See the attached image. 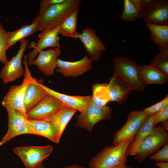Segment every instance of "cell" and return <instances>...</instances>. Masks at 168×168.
<instances>
[{"label": "cell", "instance_id": "obj_1", "mask_svg": "<svg viewBox=\"0 0 168 168\" xmlns=\"http://www.w3.org/2000/svg\"><path fill=\"white\" fill-rule=\"evenodd\" d=\"M81 0H66L46 8L37 16L33 22L37 23L39 31L60 26L74 10L79 7Z\"/></svg>", "mask_w": 168, "mask_h": 168}, {"label": "cell", "instance_id": "obj_2", "mask_svg": "<svg viewBox=\"0 0 168 168\" xmlns=\"http://www.w3.org/2000/svg\"><path fill=\"white\" fill-rule=\"evenodd\" d=\"M113 75L117 77L131 91H142L145 88L140 75L139 66L135 61L126 56L114 58Z\"/></svg>", "mask_w": 168, "mask_h": 168}, {"label": "cell", "instance_id": "obj_3", "mask_svg": "<svg viewBox=\"0 0 168 168\" xmlns=\"http://www.w3.org/2000/svg\"><path fill=\"white\" fill-rule=\"evenodd\" d=\"M133 138L125 140L117 145L106 146L90 160V168H110L117 165L125 164L126 154Z\"/></svg>", "mask_w": 168, "mask_h": 168}, {"label": "cell", "instance_id": "obj_4", "mask_svg": "<svg viewBox=\"0 0 168 168\" xmlns=\"http://www.w3.org/2000/svg\"><path fill=\"white\" fill-rule=\"evenodd\" d=\"M25 77L21 84L11 86L5 96L2 104V105L9 106L16 109L27 118V112L24 106V98L27 88L33 78L29 69L26 55H24Z\"/></svg>", "mask_w": 168, "mask_h": 168}, {"label": "cell", "instance_id": "obj_5", "mask_svg": "<svg viewBox=\"0 0 168 168\" xmlns=\"http://www.w3.org/2000/svg\"><path fill=\"white\" fill-rule=\"evenodd\" d=\"M112 109L109 106L99 107L91 100L86 110L76 117V127L91 132L95 124L103 120L112 118Z\"/></svg>", "mask_w": 168, "mask_h": 168}, {"label": "cell", "instance_id": "obj_6", "mask_svg": "<svg viewBox=\"0 0 168 168\" xmlns=\"http://www.w3.org/2000/svg\"><path fill=\"white\" fill-rule=\"evenodd\" d=\"M168 133L162 126H155L152 132L141 142L135 159L143 162L146 158L168 142Z\"/></svg>", "mask_w": 168, "mask_h": 168}, {"label": "cell", "instance_id": "obj_7", "mask_svg": "<svg viewBox=\"0 0 168 168\" xmlns=\"http://www.w3.org/2000/svg\"><path fill=\"white\" fill-rule=\"evenodd\" d=\"M53 150L51 146L48 145L17 147L13 151L21 159L26 168H38Z\"/></svg>", "mask_w": 168, "mask_h": 168}, {"label": "cell", "instance_id": "obj_8", "mask_svg": "<svg viewBox=\"0 0 168 168\" xmlns=\"http://www.w3.org/2000/svg\"><path fill=\"white\" fill-rule=\"evenodd\" d=\"M149 115L143 110L130 112L125 124L114 133V145H117L126 140L134 138L141 125Z\"/></svg>", "mask_w": 168, "mask_h": 168}, {"label": "cell", "instance_id": "obj_9", "mask_svg": "<svg viewBox=\"0 0 168 168\" xmlns=\"http://www.w3.org/2000/svg\"><path fill=\"white\" fill-rule=\"evenodd\" d=\"M20 48L17 54L4 65L0 73V78L4 84L14 81L25 74L22 59L29 42L24 38L20 41Z\"/></svg>", "mask_w": 168, "mask_h": 168}, {"label": "cell", "instance_id": "obj_10", "mask_svg": "<svg viewBox=\"0 0 168 168\" xmlns=\"http://www.w3.org/2000/svg\"><path fill=\"white\" fill-rule=\"evenodd\" d=\"M63 106L60 101L48 94L41 101L27 112V117L28 119L47 120L57 114Z\"/></svg>", "mask_w": 168, "mask_h": 168}, {"label": "cell", "instance_id": "obj_11", "mask_svg": "<svg viewBox=\"0 0 168 168\" xmlns=\"http://www.w3.org/2000/svg\"><path fill=\"white\" fill-rule=\"evenodd\" d=\"M60 25L53 28L42 30L38 35L40 39L38 42L36 43L34 42L31 43L29 48H33V49L26 55L28 65L30 66L32 65V62L40 51L48 47L54 48L61 47L59 44L60 37L58 36Z\"/></svg>", "mask_w": 168, "mask_h": 168}, {"label": "cell", "instance_id": "obj_12", "mask_svg": "<svg viewBox=\"0 0 168 168\" xmlns=\"http://www.w3.org/2000/svg\"><path fill=\"white\" fill-rule=\"evenodd\" d=\"M4 107L8 114V128L0 146L17 136L28 133V119L19 111L9 106Z\"/></svg>", "mask_w": 168, "mask_h": 168}, {"label": "cell", "instance_id": "obj_13", "mask_svg": "<svg viewBox=\"0 0 168 168\" xmlns=\"http://www.w3.org/2000/svg\"><path fill=\"white\" fill-rule=\"evenodd\" d=\"M77 37L83 44L93 62L99 60L106 48L96 35V31L90 27H86L82 30L81 33H77Z\"/></svg>", "mask_w": 168, "mask_h": 168}, {"label": "cell", "instance_id": "obj_14", "mask_svg": "<svg viewBox=\"0 0 168 168\" xmlns=\"http://www.w3.org/2000/svg\"><path fill=\"white\" fill-rule=\"evenodd\" d=\"M142 18L146 24L157 25H168V1L153 0Z\"/></svg>", "mask_w": 168, "mask_h": 168}, {"label": "cell", "instance_id": "obj_15", "mask_svg": "<svg viewBox=\"0 0 168 168\" xmlns=\"http://www.w3.org/2000/svg\"><path fill=\"white\" fill-rule=\"evenodd\" d=\"M92 62L87 54L81 60L74 62L63 60L58 58L56 71L65 77H76L90 70Z\"/></svg>", "mask_w": 168, "mask_h": 168}, {"label": "cell", "instance_id": "obj_16", "mask_svg": "<svg viewBox=\"0 0 168 168\" xmlns=\"http://www.w3.org/2000/svg\"><path fill=\"white\" fill-rule=\"evenodd\" d=\"M38 53V56L34 60L32 65L37 66L45 76L52 75L57 68V60L61 53L60 48H49L45 51L40 50Z\"/></svg>", "mask_w": 168, "mask_h": 168}, {"label": "cell", "instance_id": "obj_17", "mask_svg": "<svg viewBox=\"0 0 168 168\" xmlns=\"http://www.w3.org/2000/svg\"><path fill=\"white\" fill-rule=\"evenodd\" d=\"M39 84L48 94L56 98L64 105L77 110L80 113L86 110L91 100V96L68 95L53 90L42 83L39 82Z\"/></svg>", "mask_w": 168, "mask_h": 168}, {"label": "cell", "instance_id": "obj_18", "mask_svg": "<svg viewBox=\"0 0 168 168\" xmlns=\"http://www.w3.org/2000/svg\"><path fill=\"white\" fill-rule=\"evenodd\" d=\"M76 110L64 105L61 110L51 118L45 120L54 126L58 143L66 127L74 114Z\"/></svg>", "mask_w": 168, "mask_h": 168}, {"label": "cell", "instance_id": "obj_19", "mask_svg": "<svg viewBox=\"0 0 168 168\" xmlns=\"http://www.w3.org/2000/svg\"><path fill=\"white\" fill-rule=\"evenodd\" d=\"M48 94L33 78L28 86L24 98V106L27 112L41 101Z\"/></svg>", "mask_w": 168, "mask_h": 168}, {"label": "cell", "instance_id": "obj_20", "mask_svg": "<svg viewBox=\"0 0 168 168\" xmlns=\"http://www.w3.org/2000/svg\"><path fill=\"white\" fill-rule=\"evenodd\" d=\"M155 126L153 114L149 115L143 123L133 141L128 149L126 156L136 155L138 148L143 141L153 131Z\"/></svg>", "mask_w": 168, "mask_h": 168}, {"label": "cell", "instance_id": "obj_21", "mask_svg": "<svg viewBox=\"0 0 168 168\" xmlns=\"http://www.w3.org/2000/svg\"><path fill=\"white\" fill-rule=\"evenodd\" d=\"M28 134L41 136L57 143L54 128L49 122L46 120L28 119Z\"/></svg>", "mask_w": 168, "mask_h": 168}, {"label": "cell", "instance_id": "obj_22", "mask_svg": "<svg viewBox=\"0 0 168 168\" xmlns=\"http://www.w3.org/2000/svg\"><path fill=\"white\" fill-rule=\"evenodd\" d=\"M139 71L141 80L145 85L163 84L168 80V76L151 65L139 66Z\"/></svg>", "mask_w": 168, "mask_h": 168}, {"label": "cell", "instance_id": "obj_23", "mask_svg": "<svg viewBox=\"0 0 168 168\" xmlns=\"http://www.w3.org/2000/svg\"><path fill=\"white\" fill-rule=\"evenodd\" d=\"M108 84L110 101L122 104L127 99L131 90L117 77L113 75Z\"/></svg>", "mask_w": 168, "mask_h": 168}, {"label": "cell", "instance_id": "obj_24", "mask_svg": "<svg viewBox=\"0 0 168 168\" xmlns=\"http://www.w3.org/2000/svg\"><path fill=\"white\" fill-rule=\"evenodd\" d=\"M38 30H39L37 23L33 22L30 24L23 26L16 31L8 32V39L6 47V51L18 41Z\"/></svg>", "mask_w": 168, "mask_h": 168}, {"label": "cell", "instance_id": "obj_25", "mask_svg": "<svg viewBox=\"0 0 168 168\" xmlns=\"http://www.w3.org/2000/svg\"><path fill=\"white\" fill-rule=\"evenodd\" d=\"M79 7L74 10L60 25L59 34L64 36L77 38V25Z\"/></svg>", "mask_w": 168, "mask_h": 168}, {"label": "cell", "instance_id": "obj_26", "mask_svg": "<svg viewBox=\"0 0 168 168\" xmlns=\"http://www.w3.org/2000/svg\"><path fill=\"white\" fill-rule=\"evenodd\" d=\"M146 25L151 32V40L159 47L168 45V25Z\"/></svg>", "mask_w": 168, "mask_h": 168}, {"label": "cell", "instance_id": "obj_27", "mask_svg": "<svg viewBox=\"0 0 168 168\" xmlns=\"http://www.w3.org/2000/svg\"><path fill=\"white\" fill-rule=\"evenodd\" d=\"M91 100L97 105L103 107L110 101V90L108 84H96L92 86Z\"/></svg>", "mask_w": 168, "mask_h": 168}, {"label": "cell", "instance_id": "obj_28", "mask_svg": "<svg viewBox=\"0 0 168 168\" xmlns=\"http://www.w3.org/2000/svg\"><path fill=\"white\" fill-rule=\"evenodd\" d=\"M159 48V53L152 59L150 65L168 76V45Z\"/></svg>", "mask_w": 168, "mask_h": 168}, {"label": "cell", "instance_id": "obj_29", "mask_svg": "<svg viewBox=\"0 0 168 168\" xmlns=\"http://www.w3.org/2000/svg\"><path fill=\"white\" fill-rule=\"evenodd\" d=\"M124 10L121 16L124 20L133 21L142 18L143 12L140 8L134 5L131 0L124 1Z\"/></svg>", "mask_w": 168, "mask_h": 168}, {"label": "cell", "instance_id": "obj_30", "mask_svg": "<svg viewBox=\"0 0 168 168\" xmlns=\"http://www.w3.org/2000/svg\"><path fill=\"white\" fill-rule=\"evenodd\" d=\"M8 39V32L0 22V62L4 65L8 61L6 50Z\"/></svg>", "mask_w": 168, "mask_h": 168}, {"label": "cell", "instance_id": "obj_31", "mask_svg": "<svg viewBox=\"0 0 168 168\" xmlns=\"http://www.w3.org/2000/svg\"><path fill=\"white\" fill-rule=\"evenodd\" d=\"M167 106H168V95H167L161 101L143 110L149 115H151L154 114Z\"/></svg>", "mask_w": 168, "mask_h": 168}, {"label": "cell", "instance_id": "obj_32", "mask_svg": "<svg viewBox=\"0 0 168 168\" xmlns=\"http://www.w3.org/2000/svg\"><path fill=\"white\" fill-rule=\"evenodd\" d=\"M150 160L158 161H168V143L165 144L162 148L156 153L152 155Z\"/></svg>", "mask_w": 168, "mask_h": 168}, {"label": "cell", "instance_id": "obj_33", "mask_svg": "<svg viewBox=\"0 0 168 168\" xmlns=\"http://www.w3.org/2000/svg\"><path fill=\"white\" fill-rule=\"evenodd\" d=\"M153 119L155 126L159 123L168 120V106L153 114Z\"/></svg>", "mask_w": 168, "mask_h": 168}, {"label": "cell", "instance_id": "obj_34", "mask_svg": "<svg viewBox=\"0 0 168 168\" xmlns=\"http://www.w3.org/2000/svg\"><path fill=\"white\" fill-rule=\"evenodd\" d=\"M66 0H42L40 3L39 13L49 6L58 3H62Z\"/></svg>", "mask_w": 168, "mask_h": 168}, {"label": "cell", "instance_id": "obj_35", "mask_svg": "<svg viewBox=\"0 0 168 168\" xmlns=\"http://www.w3.org/2000/svg\"><path fill=\"white\" fill-rule=\"evenodd\" d=\"M153 0H141L140 3L141 7H145L147 8L151 5Z\"/></svg>", "mask_w": 168, "mask_h": 168}, {"label": "cell", "instance_id": "obj_36", "mask_svg": "<svg viewBox=\"0 0 168 168\" xmlns=\"http://www.w3.org/2000/svg\"><path fill=\"white\" fill-rule=\"evenodd\" d=\"M155 165L160 168H168V162L158 161Z\"/></svg>", "mask_w": 168, "mask_h": 168}, {"label": "cell", "instance_id": "obj_37", "mask_svg": "<svg viewBox=\"0 0 168 168\" xmlns=\"http://www.w3.org/2000/svg\"><path fill=\"white\" fill-rule=\"evenodd\" d=\"M38 168H44L41 164ZM63 168H86L84 166L77 164H72L68 165Z\"/></svg>", "mask_w": 168, "mask_h": 168}, {"label": "cell", "instance_id": "obj_38", "mask_svg": "<svg viewBox=\"0 0 168 168\" xmlns=\"http://www.w3.org/2000/svg\"><path fill=\"white\" fill-rule=\"evenodd\" d=\"M162 123V127L167 132L168 130V120H166L161 122Z\"/></svg>", "mask_w": 168, "mask_h": 168}, {"label": "cell", "instance_id": "obj_39", "mask_svg": "<svg viewBox=\"0 0 168 168\" xmlns=\"http://www.w3.org/2000/svg\"><path fill=\"white\" fill-rule=\"evenodd\" d=\"M124 164H119L113 166L110 168H128Z\"/></svg>", "mask_w": 168, "mask_h": 168}, {"label": "cell", "instance_id": "obj_40", "mask_svg": "<svg viewBox=\"0 0 168 168\" xmlns=\"http://www.w3.org/2000/svg\"><path fill=\"white\" fill-rule=\"evenodd\" d=\"M128 168H131V167H128Z\"/></svg>", "mask_w": 168, "mask_h": 168}]
</instances>
